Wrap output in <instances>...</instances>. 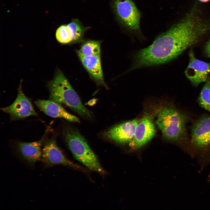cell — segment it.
Here are the masks:
<instances>
[{
    "label": "cell",
    "mask_w": 210,
    "mask_h": 210,
    "mask_svg": "<svg viewBox=\"0 0 210 210\" xmlns=\"http://www.w3.org/2000/svg\"><path fill=\"white\" fill-rule=\"evenodd\" d=\"M47 86L51 100L65 105L84 118H91V112L83 104L78 95L60 70L56 71L53 78L48 82Z\"/></svg>",
    "instance_id": "cell-2"
},
{
    "label": "cell",
    "mask_w": 210,
    "mask_h": 210,
    "mask_svg": "<svg viewBox=\"0 0 210 210\" xmlns=\"http://www.w3.org/2000/svg\"><path fill=\"white\" fill-rule=\"evenodd\" d=\"M202 2H206L209 1L210 0H198Z\"/></svg>",
    "instance_id": "cell-19"
},
{
    "label": "cell",
    "mask_w": 210,
    "mask_h": 210,
    "mask_svg": "<svg viewBox=\"0 0 210 210\" xmlns=\"http://www.w3.org/2000/svg\"><path fill=\"white\" fill-rule=\"evenodd\" d=\"M209 80H210V78L209 79Z\"/></svg>",
    "instance_id": "cell-20"
},
{
    "label": "cell",
    "mask_w": 210,
    "mask_h": 210,
    "mask_svg": "<svg viewBox=\"0 0 210 210\" xmlns=\"http://www.w3.org/2000/svg\"><path fill=\"white\" fill-rule=\"evenodd\" d=\"M36 106L47 115L54 118H62L73 122L80 123L78 118L67 112L61 105L51 100L38 99Z\"/></svg>",
    "instance_id": "cell-13"
},
{
    "label": "cell",
    "mask_w": 210,
    "mask_h": 210,
    "mask_svg": "<svg viewBox=\"0 0 210 210\" xmlns=\"http://www.w3.org/2000/svg\"><path fill=\"white\" fill-rule=\"evenodd\" d=\"M155 133L151 118L149 116H144L139 121L134 137L129 143L130 146L133 149L141 147L150 141Z\"/></svg>",
    "instance_id": "cell-11"
},
{
    "label": "cell",
    "mask_w": 210,
    "mask_h": 210,
    "mask_svg": "<svg viewBox=\"0 0 210 210\" xmlns=\"http://www.w3.org/2000/svg\"><path fill=\"white\" fill-rule=\"evenodd\" d=\"M186 116L178 110L165 106L159 111L156 124L163 136L170 141L177 140L186 133Z\"/></svg>",
    "instance_id": "cell-4"
},
{
    "label": "cell",
    "mask_w": 210,
    "mask_h": 210,
    "mask_svg": "<svg viewBox=\"0 0 210 210\" xmlns=\"http://www.w3.org/2000/svg\"><path fill=\"white\" fill-rule=\"evenodd\" d=\"M63 136L74 158L86 168L101 174L106 172L86 140L75 129L69 126L64 127Z\"/></svg>",
    "instance_id": "cell-3"
},
{
    "label": "cell",
    "mask_w": 210,
    "mask_h": 210,
    "mask_svg": "<svg viewBox=\"0 0 210 210\" xmlns=\"http://www.w3.org/2000/svg\"><path fill=\"white\" fill-rule=\"evenodd\" d=\"M139 121L134 119L116 125L105 132L104 136L118 143H129L134 137Z\"/></svg>",
    "instance_id": "cell-10"
},
{
    "label": "cell",
    "mask_w": 210,
    "mask_h": 210,
    "mask_svg": "<svg viewBox=\"0 0 210 210\" xmlns=\"http://www.w3.org/2000/svg\"><path fill=\"white\" fill-rule=\"evenodd\" d=\"M189 63L185 74L194 85L206 81L210 73V62H206L197 59L192 50L189 53Z\"/></svg>",
    "instance_id": "cell-9"
},
{
    "label": "cell",
    "mask_w": 210,
    "mask_h": 210,
    "mask_svg": "<svg viewBox=\"0 0 210 210\" xmlns=\"http://www.w3.org/2000/svg\"><path fill=\"white\" fill-rule=\"evenodd\" d=\"M200 105L210 112V81L207 80L198 99Z\"/></svg>",
    "instance_id": "cell-16"
},
{
    "label": "cell",
    "mask_w": 210,
    "mask_h": 210,
    "mask_svg": "<svg viewBox=\"0 0 210 210\" xmlns=\"http://www.w3.org/2000/svg\"><path fill=\"white\" fill-rule=\"evenodd\" d=\"M204 51L208 57L210 58V37L205 45Z\"/></svg>",
    "instance_id": "cell-18"
},
{
    "label": "cell",
    "mask_w": 210,
    "mask_h": 210,
    "mask_svg": "<svg viewBox=\"0 0 210 210\" xmlns=\"http://www.w3.org/2000/svg\"><path fill=\"white\" fill-rule=\"evenodd\" d=\"M191 141L194 146L198 148L210 145V117H202L195 122L192 128Z\"/></svg>",
    "instance_id": "cell-12"
},
{
    "label": "cell",
    "mask_w": 210,
    "mask_h": 210,
    "mask_svg": "<svg viewBox=\"0 0 210 210\" xmlns=\"http://www.w3.org/2000/svg\"><path fill=\"white\" fill-rule=\"evenodd\" d=\"M188 46L187 33L175 24L157 37L150 46L136 53L129 71L167 63L180 55Z\"/></svg>",
    "instance_id": "cell-1"
},
{
    "label": "cell",
    "mask_w": 210,
    "mask_h": 210,
    "mask_svg": "<svg viewBox=\"0 0 210 210\" xmlns=\"http://www.w3.org/2000/svg\"><path fill=\"white\" fill-rule=\"evenodd\" d=\"M8 114L12 120L22 119L31 116H37L31 101L24 94L22 83L20 84L17 97L10 105L1 108Z\"/></svg>",
    "instance_id": "cell-7"
},
{
    "label": "cell",
    "mask_w": 210,
    "mask_h": 210,
    "mask_svg": "<svg viewBox=\"0 0 210 210\" xmlns=\"http://www.w3.org/2000/svg\"><path fill=\"white\" fill-rule=\"evenodd\" d=\"M43 145L42 159L46 166L49 167L57 164L62 165L85 171L84 168L71 162L66 157L58 146L54 136L50 138H46Z\"/></svg>",
    "instance_id": "cell-6"
},
{
    "label": "cell",
    "mask_w": 210,
    "mask_h": 210,
    "mask_svg": "<svg viewBox=\"0 0 210 210\" xmlns=\"http://www.w3.org/2000/svg\"><path fill=\"white\" fill-rule=\"evenodd\" d=\"M47 131L38 141L30 142H15L13 145L15 152L28 164L34 165L42 158L41 147L46 139Z\"/></svg>",
    "instance_id": "cell-8"
},
{
    "label": "cell",
    "mask_w": 210,
    "mask_h": 210,
    "mask_svg": "<svg viewBox=\"0 0 210 210\" xmlns=\"http://www.w3.org/2000/svg\"><path fill=\"white\" fill-rule=\"evenodd\" d=\"M55 36L57 40L61 43L66 44L72 42L67 25H62L58 27Z\"/></svg>",
    "instance_id": "cell-17"
},
{
    "label": "cell",
    "mask_w": 210,
    "mask_h": 210,
    "mask_svg": "<svg viewBox=\"0 0 210 210\" xmlns=\"http://www.w3.org/2000/svg\"><path fill=\"white\" fill-rule=\"evenodd\" d=\"M112 6L119 22L129 32L141 36L140 13L132 0H113Z\"/></svg>",
    "instance_id": "cell-5"
},
{
    "label": "cell",
    "mask_w": 210,
    "mask_h": 210,
    "mask_svg": "<svg viewBox=\"0 0 210 210\" xmlns=\"http://www.w3.org/2000/svg\"><path fill=\"white\" fill-rule=\"evenodd\" d=\"M82 55L87 56L100 55V44L95 41H89L83 44L78 51Z\"/></svg>",
    "instance_id": "cell-15"
},
{
    "label": "cell",
    "mask_w": 210,
    "mask_h": 210,
    "mask_svg": "<svg viewBox=\"0 0 210 210\" xmlns=\"http://www.w3.org/2000/svg\"><path fill=\"white\" fill-rule=\"evenodd\" d=\"M77 54L82 65L91 76L99 84L105 86L101 66L100 55L85 56L78 51Z\"/></svg>",
    "instance_id": "cell-14"
}]
</instances>
